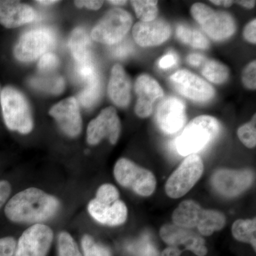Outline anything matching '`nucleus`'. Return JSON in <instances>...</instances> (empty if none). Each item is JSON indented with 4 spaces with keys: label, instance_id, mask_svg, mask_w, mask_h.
I'll return each instance as SVG.
<instances>
[{
    "label": "nucleus",
    "instance_id": "f257e3e1",
    "mask_svg": "<svg viewBox=\"0 0 256 256\" xmlns=\"http://www.w3.org/2000/svg\"><path fill=\"white\" fill-rule=\"evenodd\" d=\"M60 202L52 195L36 188H28L15 194L6 203L4 214L14 223L40 224L53 218Z\"/></svg>",
    "mask_w": 256,
    "mask_h": 256
},
{
    "label": "nucleus",
    "instance_id": "f03ea898",
    "mask_svg": "<svg viewBox=\"0 0 256 256\" xmlns=\"http://www.w3.org/2000/svg\"><path fill=\"white\" fill-rule=\"evenodd\" d=\"M220 122L210 116H201L192 120L175 142L176 150L182 156L200 152L218 137Z\"/></svg>",
    "mask_w": 256,
    "mask_h": 256
},
{
    "label": "nucleus",
    "instance_id": "7ed1b4c3",
    "mask_svg": "<svg viewBox=\"0 0 256 256\" xmlns=\"http://www.w3.org/2000/svg\"><path fill=\"white\" fill-rule=\"evenodd\" d=\"M5 124L10 130L28 134L33 129L31 110L26 97L14 87L6 86L0 94Z\"/></svg>",
    "mask_w": 256,
    "mask_h": 256
},
{
    "label": "nucleus",
    "instance_id": "20e7f679",
    "mask_svg": "<svg viewBox=\"0 0 256 256\" xmlns=\"http://www.w3.org/2000/svg\"><path fill=\"white\" fill-rule=\"evenodd\" d=\"M114 176L121 186L132 190L140 196H150L156 188V180L153 173L126 158L116 162Z\"/></svg>",
    "mask_w": 256,
    "mask_h": 256
},
{
    "label": "nucleus",
    "instance_id": "39448f33",
    "mask_svg": "<svg viewBox=\"0 0 256 256\" xmlns=\"http://www.w3.org/2000/svg\"><path fill=\"white\" fill-rule=\"evenodd\" d=\"M191 14L212 40L223 41L236 32V22L232 15L226 12L215 11L202 3L192 5Z\"/></svg>",
    "mask_w": 256,
    "mask_h": 256
},
{
    "label": "nucleus",
    "instance_id": "423d86ee",
    "mask_svg": "<svg viewBox=\"0 0 256 256\" xmlns=\"http://www.w3.org/2000/svg\"><path fill=\"white\" fill-rule=\"evenodd\" d=\"M132 24V16L128 12L114 8L108 12L94 26L92 38L94 41L106 44H117L122 41Z\"/></svg>",
    "mask_w": 256,
    "mask_h": 256
},
{
    "label": "nucleus",
    "instance_id": "0eeeda50",
    "mask_svg": "<svg viewBox=\"0 0 256 256\" xmlns=\"http://www.w3.org/2000/svg\"><path fill=\"white\" fill-rule=\"evenodd\" d=\"M203 172L204 163L200 156L194 154L186 156L166 181V195L172 198L184 196L201 178Z\"/></svg>",
    "mask_w": 256,
    "mask_h": 256
},
{
    "label": "nucleus",
    "instance_id": "6e6552de",
    "mask_svg": "<svg viewBox=\"0 0 256 256\" xmlns=\"http://www.w3.org/2000/svg\"><path fill=\"white\" fill-rule=\"evenodd\" d=\"M55 42L54 34L48 28L32 30L18 40L14 50L15 58L23 62L36 60L53 47Z\"/></svg>",
    "mask_w": 256,
    "mask_h": 256
},
{
    "label": "nucleus",
    "instance_id": "1a4fd4ad",
    "mask_svg": "<svg viewBox=\"0 0 256 256\" xmlns=\"http://www.w3.org/2000/svg\"><path fill=\"white\" fill-rule=\"evenodd\" d=\"M53 239V230L50 227L44 224H34L18 239L14 256H46Z\"/></svg>",
    "mask_w": 256,
    "mask_h": 256
},
{
    "label": "nucleus",
    "instance_id": "9d476101",
    "mask_svg": "<svg viewBox=\"0 0 256 256\" xmlns=\"http://www.w3.org/2000/svg\"><path fill=\"white\" fill-rule=\"evenodd\" d=\"M254 180V174L250 170L222 169L212 175L210 182L215 191L220 195L232 198L250 188Z\"/></svg>",
    "mask_w": 256,
    "mask_h": 256
},
{
    "label": "nucleus",
    "instance_id": "9b49d317",
    "mask_svg": "<svg viewBox=\"0 0 256 256\" xmlns=\"http://www.w3.org/2000/svg\"><path fill=\"white\" fill-rule=\"evenodd\" d=\"M170 80L175 90L195 102H207L214 96V90L208 82L188 70H178Z\"/></svg>",
    "mask_w": 256,
    "mask_h": 256
},
{
    "label": "nucleus",
    "instance_id": "f8f14e48",
    "mask_svg": "<svg viewBox=\"0 0 256 256\" xmlns=\"http://www.w3.org/2000/svg\"><path fill=\"white\" fill-rule=\"evenodd\" d=\"M121 131V124L114 107L106 108L97 118L90 121L87 129L88 142L92 146L108 138L111 144L118 142Z\"/></svg>",
    "mask_w": 256,
    "mask_h": 256
},
{
    "label": "nucleus",
    "instance_id": "ddd939ff",
    "mask_svg": "<svg viewBox=\"0 0 256 256\" xmlns=\"http://www.w3.org/2000/svg\"><path fill=\"white\" fill-rule=\"evenodd\" d=\"M186 108L183 101L176 97H168L160 102L156 112V124L163 132L176 133L184 126Z\"/></svg>",
    "mask_w": 256,
    "mask_h": 256
},
{
    "label": "nucleus",
    "instance_id": "4468645a",
    "mask_svg": "<svg viewBox=\"0 0 256 256\" xmlns=\"http://www.w3.org/2000/svg\"><path fill=\"white\" fill-rule=\"evenodd\" d=\"M160 237L170 246L185 247L198 256L207 254L204 239L191 229L184 228L174 224H166L160 228Z\"/></svg>",
    "mask_w": 256,
    "mask_h": 256
},
{
    "label": "nucleus",
    "instance_id": "2eb2a0df",
    "mask_svg": "<svg viewBox=\"0 0 256 256\" xmlns=\"http://www.w3.org/2000/svg\"><path fill=\"white\" fill-rule=\"evenodd\" d=\"M50 114L68 137H77L82 132V116L78 100L75 98L60 101L50 109Z\"/></svg>",
    "mask_w": 256,
    "mask_h": 256
},
{
    "label": "nucleus",
    "instance_id": "dca6fc26",
    "mask_svg": "<svg viewBox=\"0 0 256 256\" xmlns=\"http://www.w3.org/2000/svg\"><path fill=\"white\" fill-rule=\"evenodd\" d=\"M134 90L138 96L134 112L138 117L146 118L152 112L154 104L163 97L164 92L158 82L148 75L138 77Z\"/></svg>",
    "mask_w": 256,
    "mask_h": 256
},
{
    "label": "nucleus",
    "instance_id": "f3484780",
    "mask_svg": "<svg viewBox=\"0 0 256 256\" xmlns=\"http://www.w3.org/2000/svg\"><path fill=\"white\" fill-rule=\"evenodd\" d=\"M171 32V26L168 22L156 18L151 22H138L133 26L132 36L140 46H154L166 42Z\"/></svg>",
    "mask_w": 256,
    "mask_h": 256
},
{
    "label": "nucleus",
    "instance_id": "a211bd4d",
    "mask_svg": "<svg viewBox=\"0 0 256 256\" xmlns=\"http://www.w3.org/2000/svg\"><path fill=\"white\" fill-rule=\"evenodd\" d=\"M88 210L96 222L108 226L122 225L128 218L127 206L120 200L110 204L94 198L89 202Z\"/></svg>",
    "mask_w": 256,
    "mask_h": 256
},
{
    "label": "nucleus",
    "instance_id": "6ab92c4d",
    "mask_svg": "<svg viewBox=\"0 0 256 256\" xmlns=\"http://www.w3.org/2000/svg\"><path fill=\"white\" fill-rule=\"evenodd\" d=\"M36 16V11L28 4L18 1H0V24L4 28H18L34 21Z\"/></svg>",
    "mask_w": 256,
    "mask_h": 256
},
{
    "label": "nucleus",
    "instance_id": "aec40b11",
    "mask_svg": "<svg viewBox=\"0 0 256 256\" xmlns=\"http://www.w3.org/2000/svg\"><path fill=\"white\" fill-rule=\"evenodd\" d=\"M108 92L111 100L118 107H127L130 101V79L120 64L112 67Z\"/></svg>",
    "mask_w": 256,
    "mask_h": 256
},
{
    "label": "nucleus",
    "instance_id": "412c9836",
    "mask_svg": "<svg viewBox=\"0 0 256 256\" xmlns=\"http://www.w3.org/2000/svg\"><path fill=\"white\" fill-rule=\"evenodd\" d=\"M204 210L197 202L186 200L180 204L173 212L174 225L184 228H196L203 218Z\"/></svg>",
    "mask_w": 256,
    "mask_h": 256
},
{
    "label": "nucleus",
    "instance_id": "4be33fe9",
    "mask_svg": "<svg viewBox=\"0 0 256 256\" xmlns=\"http://www.w3.org/2000/svg\"><path fill=\"white\" fill-rule=\"evenodd\" d=\"M69 48L77 64L85 63L92 60L90 40L84 28H75L70 34Z\"/></svg>",
    "mask_w": 256,
    "mask_h": 256
},
{
    "label": "nucleus",
    "instance_id": "5701e85b",
    "mask_svg": "<svg viewBox=\"0 0 256 256\" xmlns=\"http://www.w3.org/2000/svg\"><path fill=\"white\" fill-rule=\"evenodd\" d=\"M232 234L234 238L240 242L252 244L254 250L256 248V220H238L232 226Z\"/></svg>",
    "mask_w": 256,
    "mask_h": 256
},
{
    "label": "nucleus",
    "instance_id": "b1692460",
    "mask_svg": "<svg viewBox=\"0 0 256 256\" xmlns=\"http://www.w3.org/2000/svg\"><path fill=\"white\" fill-rule=\"evenodd\" d=\"M225 224L226 217L223 213L218 210H204L203 218L197 228L202 235L208 236L214 232L222 230Z\"/></svg>",
    "mask_w": 256,
    "mask_h": 256
},
{
    "label": "nucleus",
    "instance_id": "393cba45",
    "mask_svg": "<svg viewBox=\"0 0 256 256\" xmlns=\"http://www.w3.org/2000/svg\"><path fill=\"white\" fill-rule=\"evenodd\" d=\"M176 33L180 41L194 48L206 50L210 46V42L206 36L195 28L184 25H178Z\"/></svg>",
    "mask_w": 256,
    "mask_h": 256
},
{
    "label": "nucleus",
    "instance_id": "a878e982",
    "mask_svg": "<svg viewBox=\"0 0 256 256\" xmlns=\"http://www.w3.org/2000/svg\"><path fill=\"white\" fill-rule=\"evenodd\" d=\"M202 74L210 82L220 84L228 78L229 70L226 66L217 60H206L202 68Z\"/></svg>",
    "mask_w": 256,
    "mask_h": 256
},
{
    "label": "nucleus",
    "instance_id": "bb28decb",
    "mask_svg": "<svg viewBox=\"0 0 256 256\" xmlns=\"http://www.w3.org/2000/svg\"><path fill=\"white\" fill-rule=\"evenodd\" d=\"M30 84L35 88L54 94H60L65 86L64 78L60 76L36 77L32 78Z\"/></svg>",
    "mask_w": 256,
    "mask_h": 256
},
{
    "label": "nucleus",
    "instance_id": "cd10ccee",
    "mask_svg": "<svg viewBox=\"0 0 256 256\" xmlns=\"http://www.w3.org/2000/svg\"><path fill=\"white\" fill-rule=\"evenodd\" d=\"M101 82L100 78L86 84L85 88L79 94L78 99L82 107L92 108L100 98Z\"/></svg>",
    "mask_w": 256,
    "mask_h": 256
},
{
    "label": "nucleus",
    "instance_id": "c85d7f7f",
    "mask_svg": "<svg viewBox=\"0 0 256 256\" xmlns=\"http://www.w3.org/2000/svg\"><path fill=\"white\" fill-rule=\"evenodd\" d=\"M158 1L146 0V1H131L138 18L142 22H151L156 20L158 14Z\"/></svg>",
    "mask_w": 256,
    "mask_h": 256
},
{
    "label": "nucleus",
    "instance_id": "c756f323",
    "mask_svg": "<svg viewBox=\"0 0 256 256\" xmlns=\"http://www.w3.org/2000/svg\"><path fill=\"white\" fill-rule=\"evenodd\" d=\"M58 256H82L73 237L67 232H62L58 237Z\"/></svg>",
    "mask_w": 256,
    "mask_h": 256
},
{
    "label": "nucleus",
    "instance_id": "7c9ffc66",
    "mask_svg": "<svg viewBox=\"0 0 256 256\" xmlns=\"http://www.w3.org/2000/svg\"><path fill=\"white\" fill-rule=\"evenodd\" d=\"M82 245L84 256H112L108 248L96 242L90 236H84Z\"/></svg>",
    "mask_w": 256,
    "mask_h": 256
},
{
    "label": "nucleus",
    "instance_id": "2f4dec72",
    "mask_svg": "<svg viewBox=\"0 0 256 256\" xmlns=\"http://www.w3.org/2000/svg\"><path fill=\"white\" fill-rule=\"evenodd\" d=\"M256 118L254 114L252 120L242 124L238 128V136L240 142L248 148H254L256 146Z\"/></svg>",
    "mask_w": 256,
    "mask_h": 256
},
{
    "label": "nucleus",
    "instance_id": "473e14b6",
    "mask_svg": "<svg viewBox=\"0 0 256 256\" xmlns=\"http://www.w3.org/2000/svg\"><path fill=\"white\" fill-rule=\"evenodd\" d=\"M76 73L77 76L82 82H88L100 78L98 72L96 68L94 60L85 62V63L77 64L76 67Z\"/></svg>",
    "mask_w": 256,
    "mask_h": 256
},
{
    "label": "nucleus",
    "instance_id": "72a5a7b5",
    "mask_svg": "<svg viewBox=\"0 0 256 256\" xmlns=\"http://www.w3.org/2000/svg\"><path fill=\"white\" fill-rule=\"evenodd\" d=\"M119 197L118 190L114 185L105 184L98 188L95 198L102 203L112 204L119 200Z\"/></svg>",
    "mask_w": 256,
    "mask_h": 256
},
{
    "label": "nucleus",
    "instance_id": "f704fd0d",
    "mask_svg": "<svg viewBox=\"0 0 256 256\" xmlns=\"http://www.w3.org/2000/svg\"><path fill=\"white\" fill-rule=\"evenodd\" d=\"M130 249L136 256H159L156 246L146 240L138 242Z\"/></svg>",
    "mask_w": 256,
    "mask_h": 256
},
{
    "label": "nucleus",
    "instance_id": "c9c22d12",
    "mask_svg": "<svg viewBox=\"0 0 256 256\" xmlns=\"http://www.w3.org/2000/svg\"><path fill=\"white\" fill-rule=\"evenodd\" d=\"M242 82L248 89L256 90V62H250L244 68L242 74Z\"/></svg>",
    "mask_w": 256,
    "mask_h": 256
},
{
    "label": "nucleus",
    "instance_id": "e433bc0d",
    "mask_svg": "<svg viewBox=\"0 0 256 256\" xmlns=\"http://www.w3.org/2000/svg\"><path fill=\"white\" fill-rule=\"evenodd\" d=\"M60 60L52 53H46L42 56L38 64V68L42 72H52L58 67Z\"/></svg>",
    "mask_w": 256,
    "mask_h": 256
},
{
    "label": "nucleus",
    "instance_id": "4c0bfd02",
    "mask_svg": "<svg viewBox=\"0 0 256 256\" xmlns=\"http://www.w3.org/2000/svg\"><path fill=\"white\" fill-rule=\"evenodd\" d=\"M16 242L13 237L0 238V256H14Z\"/></svg>",
    "mask_w": 256,
    "mask_h": 256
},
{
    "label": "nucleus",
    "instance_id": "58836bf2",
    "mask_svg": "<svg viewBox=\"0 0 256 256\" xmlns=\"http://www.w3.org/2000/svg\"><path fill=\"white\" fill-rule=\"evenodd\" d=\"M112 50V55L118 58H124L132 52V48L130 44L128 42H124L114 45Z\"/></svg>",
    "mask_w": 256,
    "mask_h": 256
},
{
    "label": "nucleus",
    "instance_id": "ea45409f",
    "mask_svg": "<svg viewBox=\"0 0 256 256\" xmlns=\"http://www.w3.org/2000/svg\"><path fill=\"white\" fill-rule=\"evenodd\" d=\"M12 192V186L9 182L6 180H0V208H2L8 198Z\"/></svg>",
    "mask_w": 256,
    "mask_h": 256
},
{
    "label": "nucleus",
    "instance_id": "a19ab883",
    "mask_svg": "<svg viewBox=\"0 0 256 256\" xmlns=\"http://www.w3.org/2000/svg\"><path fill=\"white\" fill-rule=\"evenodd\" d=\"M178 62V56L174 52H170L164 55L159 62V66L161 68H170L176 65Z\"/></svg>",
    "mask_w": 256,
    "mask_h": 256
},
{
    "label": "nucleus",
    "instance_id": "79ce46f5",
    "mask_svg": "<svg viewBox=\"0 0 256 256\" xmlns=\"http://www.w3.org/2000/svg\"><path fill=\"white\" fill-rule=\"evenodd\" d=\"M256 18H254V20H252V22L248 24L245 28H244V38H245L248 42L254 44H255L256 42Z\"/></svg>",
    "mask_w": 256,
    "mask_h": 256
},
{
    "label": "nucleus",
    "instance_id": "37998d69",
    "mask_svg": "<svg viewBox=\"0 0 256 256\" xmlns=\"http://www.w3.org/2000/svg\"><path fill=\"white\" fill-rule=\"evenodd\" d=\"M76 6L79 8H86L88 9L98 10L100 9L104 4V1H92V0H87V1H76Z\"/></svg>",
    "mask_w": 256,
    "mask_h": 256
},
{
    "label": "nucleus",
    "instance_id": "c03bdc74",
    "mask_svg": "<svg viewBox=\"0 0 256 256\" xmlns=\"http://www.w3.org/2000/svg\"><path fill=\"white\" fill-rule=\"evenodd\" d=\"M188 63L194 66H200L202 64L205 63L206 58L200 54H192L188 57Z\"/></svg>",
    "mask_w": 256,
    "mask_h": 256
},
{
    "label": "nucleus",
    "instance_id": "a18cd8bd",
    "mask_svg": "<svg viewBox=\"0 0 256 256\" xmlns=\"http://www.w3.org/2000/svg\"><path fill=\"white\" fill-rule=\"evenodd\" d=\"M182 252L178 247L169 246L163 250L162 256H180Z\"/></svg>",
    "mask_w": 256,
    "mask_h": 256
},
{
    "label": "nucleus",
    "instance_id": "49530a36",
    "mask_svg": "<svg viewBox=\"0 0 256 256\" xmlns=\"http://www.w3.org/2000/svg\"><path fill=\"white\" fill-rule=\"evenodd\" d=\"M210 2L213 3L216 5H220V6H225V8H228L234 4V1H230V0H220V1H210Z\"/></svg>",
    "mask_w": 256,
    "mask_h": 256
},
{
    "label": "nucleus",
    "instance_id": "de8ad7c7",
    "mask_svg": "<svg viewBox=\"0 0 256 256\" xmlns=\"http://www.w3.org/2000/svg\"><path fill=\"white\" fill-rule=\"evenodd\" d=\"M236 3L237 4L242 5V6H244V8H248V9H252V8H254L256 5V1H236Z\"/></svg>",
    "mask_w": 256,
    "mask_h": 256
},
{
    "label": "nucleus",
    "instance_id": "09e8293b",
    "mask_svg": "<svg viewBox=\"0 0 256 256\" xmlns=\"http://www.w3.org/2000/svg\"><path fill=\"white\" fill-rule=\"evenodd\" d=\"M36 2L44 5H50L58 2V1H54V0H40V1H36Z\"/></svg>",
    "mask_w": 256,
    "mask_h": 256
},
{
    "label": "nucleus",
    "instance_id": "8fccbe9b",
    "mask_svg": "<svg viewBox=\"0 0 256 256\" xmlns=\"http://www.w3.org/2000/svg\"><path fill=\"white\" fill-rule=\"evenodd\" d=\"M109 3L110 4H114V5H124L127 3V1H122V0H111V1H108Z\"/></svg>",
    "mask_w": 256,
    "mask_h": 256
}]
</instances>
